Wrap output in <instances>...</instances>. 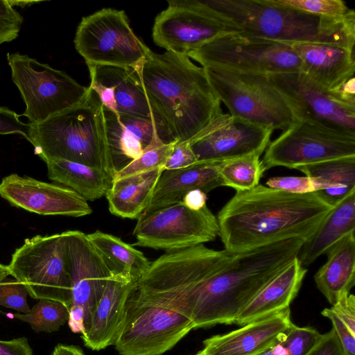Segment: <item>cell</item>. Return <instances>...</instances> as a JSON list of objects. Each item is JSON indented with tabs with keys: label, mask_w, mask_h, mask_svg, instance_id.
<instances>
[{
	"label": "cell",
	"mask_w": 355,
	"mask_h": 355,
	"mask_svg": "<svg viewBox=\"0 0 355 355\" xmlns=\"http://www.w3.org/2000/svg\"><path fill=\"white\" fill-rule=\"evenodd\" d=\"M306 239L271 242L236 252L227 263L202 245L165 252L140 284L141 296L189 318L194 329L234 323L245 306L298 257Z\"/></svg>",
	"instance_id": "1"
},
{
	"label": "cell",
	"mask_w": 355,
	"mask_h": 355,
	"mask_svg": "<svg viewBox=\"0 0 355 355\" xmlns=\"http://www.w3.org/2000/svg\"><path fill=\"white\" fill-rule=\"evenodd\" d=\"M332 208L316 192L295 194L258 184L236 191L220 210L218 235L233 253L286 239H307Z\"/></svg>",
	"instance_id": "2"
},
{
	"label": "cell",
	"mask_w": 355,
	"mask_h": 355,
	"mask_svg": "<svg viewBox=\"0 0 355 355\" xmlns=\"http://www.w3.org/2000/svg\"><path fill=\"white\" fill-rule=\"evenodd\" d=\"M135 68L173 141H189L222 112L204 67L187 55L156 53L148 47L144 61Z\"/></svg>",
	"instance_id": "3"
},
{
	"label": "cell",
	"mask_w": 355,
	"mask_h": 355,
	"mask_svg": "<svg viewBox=\"0 0 355 355\" xmlns=\"http://www.w3.org/2000/svg\"><path fill=\"white\" fill-rule=\"evenodd\" d=\"M200 2L241 33L281 43L314 42L355 45V12L319 16L275 0H205Z\"/></svg>",
	"instance_id": "4"
},
{
	"label": "cell",
	"mask_w": 355,
	"mask_h": 355,
	"mask_svg": "<svg viewBox=\"0 0 355 355\" xmlns=\"http://www.w3.org/2000/svg\"><path fill=\"white\" fill-rule=\"evenodd\" d=\"M27 140L44 162L65 159L102 169L113 177L116 171L107 140L103 107L90 87L80 104L41 123H30Z\"/></svg>",
	"instance_id": "5"
},
{
	"label": "cell",
	"mask_w": 355,
	"mask_h": 355,
	"mask_svg": "<svg viewBox=\"0 0 355 355\" xmlns=\"http://www.w3.org/2000/svg\"><path fill=\"white\" fill-rule=\"evenodd\" d=\"M208 80L230 114L270 129H286L295 121L286 102L268 75L204 67Z\"/></svg>",
	"instance_id": "6"
},
{
	"label": "cell",
	"mask_w": 355,
	"mask_h": 355,
	"mask_svg": "<svg viewBox=\"0 0 355 355\" xmlns=\"http://www.w3.org/2000/svg\"><path fill=\"white\" fill-rule=\"evenodd\" d=\"M12 82L18 88L26 109L21 114L31 124L80 104L89 87L76 82L67 73L42 63L27 55L8 53Z\"/></svg>",
	"instance_id": "7"
},
{
	"label": "cell",
	"mask_w": 355,
	"mask_h": 355,
	"mask_svg": "<svg viewBox=\"0 0 355 355\" xmlns=\"http://www.w3.org/2000/svg\"><path fill=\"white\" fill-rule=\"evenodd\" d=\"M8 268L31 297L58 301L69 309L71 285L64 232L25 239L12 254Z\"/></svg>",
	"instance_id": "8"
},
{
	"label": "cell",
	"mask_w": 355,
	"mask_h": 355,
	"mask_svg": "<svg viewBox=\"0 0 355 355\" xmlns=\"http://www.w3.org/2000/svg\"><path fill=\"white\" fill-rule=\"evenodd\" d=\"M187 55L202 67L264 75L300 72L302 67L290 45L241 33L214 38Z\"/></svg>",
	"instance_id": "9"
},
{
	"label": "cell",
	"mask_w": 355,
	"mask_h": 355,
	"mask_svg": "<svg viewBox=\"0 0 355 355\" xmlns=\"http://www.w3.org/2000/svg\"><path fill=\"white\" fill-rule=\"evenodd\" d=\"M193 329L186 315L132 290L114 345L120 355H162Z\"/></svg>",
	"instance_id": "10"
},
{
	"label": "cell",
	"mask_w": 355,
	"mask_h": 355,
	"mask_svg": "<svg viewBox=\"0 0 355 355\" xmlns=\"http://www.w3.org/2000/svg\"><path fill=\"white\" fill-rule=\"evenodd\" d=\"M75 48L87 64L136 67L148 46L130 27L123 10L103 8L83 17L74 37Z\"/></svg>",
	"instance_id": "11"
},
{
	"label": "cell",
	"mask_w": 355,
	"mask_h": 355,
	"mask_svg": "<svg viewBox=\"0 0 355 355\" xmlns=\"http://www.w3.org/2000/svg\"><path fill=\"white\" fill-rule=\"evenodd\" d=\"M218 232L217 218L207 206L195 211L180 202L143 213L133 230V245L173 252L214 241Z\"/></svg>",
	"instance_id": "12"
},
{
	"label": "cell",
	"mask_w": 355,
	"mask_h": 355,
	"mask_svg": "<svg viewBox=\"0 0 355 355\" xmlns=\"http://www.w3.org/2000/svg\"><path fill=\"white\" fill-rule=\"evenodd\" d=\"M295 121L319 124L355 136V96L326 90L302 72L268 75Z\"/></svg>",
	"instance_id": "13"
},
{
	"label": "cell",
	"mask_w": 355,
	"mask_h": 355,
	"mask_svg": "<svg viewBox=\"0 0 355 355\" xmlns=\"http://www.w3.org/2000/svg\"><path fill=\"white\" fill-rule=\"evenodd\" d=\"M345 157H355V136L319 124L295 121L270 142L261 163L264 171L275 166L295 169Z\"/></svg>",
	"instance_id": "14"
},
{
	"label": "cell",
	"mask_w": 355,
	"mask_h": 355,
	"mask_svg": "<svg viewBox=\"0 0 355 355\" xmlns=\"http://www.w3.org/2000/svg\"><path fill=\"white\" fill-rule=\"evenodd\" d=\"M239 33L199 0H173L156 17L153 39L166 51L187 55L214 38Z\"/></svg>",
	"instance_id": "15"
},
{
	"label": "cell",
	"mask_w": 355,
	"mask_h": 355,
	"mask_svg": "<svg viewBox=\"0 0 355 355\" xmlns=\"http://www.w3.org/2000/svg\"><path fill=\"white\" fill-rule=\"evenodd\" d=\"M71 285L68 324L72 332L82 333L100 300L106 283L114 272L78 230L64 232Z\"/></svg>",
	"instance_id": "16"
},
{
	"label": "cell",
	"mask_w": 355,
	"mask_h": 355,
	"mask_svg": "<svg viewBox=\"0 0 355 355\" xmlns=\"http://www.w3.org/2000/svg\"><path fill=\"white\" fill-rule=\"evenodd\" d=\"M272 132L221 112L188 142L198 162H224L248 155L261 156Z\"/></svg>",
	"instance_id": "17"
},
{
	"label": "cell",
	"mask_w": 355,
	"mask_h": 355,
	"mask_svg": "<svg viewBox=\"0 0 355 355\" xmlns=\"http://www.w3.org/2000/svg\"><path fill=\"white\" fill-rule=\"evenodd\" d=\"M0 196L14 207L39 215L81 217L92 213L87 201L73 190L16 173L2 179Z\"/></svg>",
	"instance_id": "18"
},
{
	"label": "cell",
	"mask_w": 355,
	"mask_h": 355,
	"mask_svg": "<svg viewBox=\"0 0 355 355\" xmlns=\"http://www.w3.org/2000/svg\"><path fill=\"white\" fill-rule=\"evenodd\" d=\"M137 278L127 272L112 274L81 333L86 347L99 351L114 345L125 313L127 300Z\"/></svg>",
	"instance_id": "19"
},
{
	"label": "cell",
	"mask_w": 355,
	"mask_h": 355,
	"mask_svg": "<svg viewBox=\"0 0 355 355\" xmlns=\"http://www.w3.org/2000/svg\"><path fill=\"white\" fill-rule=\"evenodd\" d=\"M293 322L290 308L203 341L205 355H257L280 343Z\"/></svg>",
	"instance_id": "20"
},
{
	"label": "cell",
	"mask_w": 355,
	"mask_h": 355,
	"mask_svg": "<svg viewBox=\"0 0 355 355\" xmlns=\"http://www.w3.org/2000/svg\"><path fill=\"white\" fill-rule=\"evenodd\" d=\"M287 44L301 60L300 72L326 90L338 91L354 78V47L314 42Z\"/></svg>",
	"instance_id": "21"
},
{
	"label": "cell",
	"mask_w": 355,
	"mask_h": 355,
	"mask_svg": "<svg viewBox=\"0 0 355 355\" xmlns=\"http://www.w3.org/2000/svg\"><path fill=\"white\" fill-rule=\"evenodd\" d=\"M90 77L112 89L119 114L154 121L157 135L164 143L171 142L166 128L156 116L148 101L141 78L133 67L87 64Z\"/></svg>",
	"instance_id": "22"
},
{
	"label": "cell",
	"mask_w": 355,
	"mask_h": 355,
	"mask_svg": "<svg viewBox=\"0 0 355 355\" xmlns=\"http://www.w3.org/2000/svg\"><path fill=\"white\" fill-rule=\"evenodd\" d=\"M221 163L197 162L186 168L164 170L144 213L182 202L184 196L190 191L200 189L207 194L223 186L220 173Z\"/></svg>",
	"instance_id": "23"
},
{
	"label": "cell",
	"mask_w": 355,
	"mask_h": 355,
	"mask_svg": "<svg viewBox=\"0 0 355 355\" xmlns=\"http://www.w3.org/2000/svg\"><path fill=\"white\" fill-rule=\"evenodd\" d=\"M306 272L296 257L245 306L234 323L243 326L289 308Z\"/></svg>",
	"instance_id": "24"
},
{
	"label": "cell",
	"mask_w": 355,
	"mask_h": 355,
	"mask_svg": "<svg viewBox=\"0 0 355 355\" xmlns=\"http://www.w3.org/2000/svg\"><path fill=\"white\" fill-rule=\"evenodd\" d=\"M327 260L314 276L317 288L333 305L355 285L354 232L334 243L327 252Z\"/></svg>",
	"instance_id": "25"
},
{
	"label": "cell",
	"mask_w": 355,
	"mask_h": 355,
	"mask_svg": "<svg viewBox=\"0 0 355 355\" xmlns=\"http://www.w3.org/2000/svg\"><path fill=\"white\" fill-rule=\"evenodd\" d=\"M355 229V191L334 206L315 232L303 243L298 259L304 267L311 265L337 241Z\"/></svg>",
	"instance_id": "26"
},
{
	"label": "cell",
	"mask_w": 355,
	"mask_h": 355,
	"mask_svg": "<svg viewBox=\"0 0 355 355\" xmlns=\"http://www.w3.org/2000/svg\"><path fill=\"white\" fill-rule=\"evenodd\" d=\"M164 171H154L113 179L105 197L114 216L137 219L148 207L158 179Z\"/></svg>",
	"instance_id": "27"
},
{
	"label": "cell",
	"mask_w": 355,
	"mask_h": 355,
	"mask_svg": "<svg viewBox=\"0 0 355 355\" xmlns=\"http://www.w3.org/2000/svg\"><path fill=\"white\" fill-rule=\"evenodd\" d=\"M44 162L50 180L73 190L87 201L105 196L112 186L113 176L102 169L61 159Z\"/></svg>",
	"instance_id": "28"
},
{
	"label": "cell",
	"mask_w": 355,
	"mask_h": 355,
	"mask_svg": "<svg viewBox=\"0 0 355 355\" xmlns=\"http://www.w3.org/2000/svg\"><path fill=\"white\" fill-rule=\"evenodd\" d=\"M295 169L322 185L324 189L316 193L332 207L355 191V157L329 159Z\"/></svg>",
	"instance_id": "29"
},
{
	"label": "cell",
	"mask_w": 355,
	"mask_h": 355,
	"mask_svg": "<svg viewBox=\"0 0 355 355\" xmlns=\"http://www.w3.org/2000/svg\"><path fill=\"white\" fill-rule=\"evenodd\" d=\"M87 237L114 273L127 272L138 279L150 265L141 251L112 234L96 230Z\"/></svg>",
	"instance_id": "30"
},
{
	"label": "cell",
	"mask_w": 355,
	"mask_h": 355,
	"mask_svg": "<svg viewBox=\"0 0 355 355\" xmlns=\"http://www.w3.org/2000/svg\"><path fill=\"white\" fill-rule=\"evenodd\" d=\"M103 112L108 146L117 171L139 157L146 146L135 133L121 123L119 115L104 107Z\"/></svg>",
	"instance_id": "31"
},
{
	"label": "cell",
	"mask_w": 355,
	"mask_h": 355,
	"mask_svg": "<svg viewBox=\"0 0 355 355\" xmlns=\"http://www.w3.org/2000/svg\"><path fill=\"white\" fill-rule=\"evenodd\" d=\"M260 156L252 155L221 163L223 186L236 191L251 189L259 184L264 172Z\"/></svg>",
	"instance_id": "32"
},
{
	"label": "cell",
	"mask_w": 355,
	"mask_h": 355,
	"mask_svg": "<svg viewBox=\"0 0 355 355\" xmlns=\"http://www.w3.org/2000/svg\"><path fill=\"white\" fill-rule=\"evenodd\" d=\"M12 315L29 324L36 333H52L68 322L69 309L58 301L40 300L28 313H16Z\"/></svg>",
	"instance_id": "33"
},
{
	"label": "cell",
	"mask_w": 355,
	"mask_h": 355,
	"mask_svg": "<svg viewBox=\"0 0 355 355\" xmlns=\"http://www.w3.org/2000/svg\"><path fill=\"white\" fill-rule=\"evenodd\" d=\"M178 141L164 143L155 135L139 157L117 171L113 179L123 178L158 168H163Z\"/></svg>",
	"instance_id": "34"
},
{
	"label": "cell",
	"mask_w": 355,
	"mask_h": 355,
	"mask_svg": "<svg viewBox=\"0 0 355 355\" xmlns=\"http://www.w3.org/2000/svg\"><path fill=\"white\" fill-rule=\"evenodd\" d=\"M275 1L279 4L319 16L341 17L354 11L342 0H275Z\"/></svg>",
	"instance_id": "35"
},
{
	"label": "cell",
	"mask_w": 355,
	"mask_h": 355,
	"mask_svg": "<svg viewBox=\"0 0 355 355\" xmlns=\"http://www.w3.org/2000/svg\"><path fill=\"white\" fill-rule=\"evenodd\" d=\"M322 334L311 327H298L292 324L280 343L290 355H306L318 343Z\"/></svg>",
	"instance_id": "36"
},
{
	"label": "cell",
	"mask_w": 355,
	"mask_h": 355,
	"mask_svg": "<svg viewBox=\"0 0 355 355\" xmlns=\"http://www.w3.org/2000/svg\"><path fill=\"white\" fill-rule=\"evenodd\" d=\"M28 295L25 285L16 279L0 282V306L20 313H28L31 310L27 302Z\"/></svg>",
	"instance_id": "37"
},
{
	"label": "cell",
	"mask_w": 355,
	"mask_h": 355,
	"mask_svg": "<svg viewBox=\"0 0 355 355\" xmlns=\"http://www.w3.org/2000/svg\"><path fill=\"white\" fill-rule=\"evenodd\" d=\"M267 187L295 194H305L323 190L322 185L308 176H283L270 178Z\"/></svg>",
	"instance_id": "38"
},
{
	"label": "cell",
	"mask_w": 355,
	"mask_h": 355,
	"mask_svg": "<svg viewBox=\"0 0 355 355\" xmlns=\"http://www.w3.org/2000/svg\"><path fill=\"white\" fill-rule=\"evenodd\" d=\"M23 21L9 0H0V44L18 37Z\"/></svg>",
	"instance_id": "39"
},
{
	"label": "cell",
	"mask_w": 355,
	"mask_h": 355,
	"mask_svg": "<svg viewBox=\"0 0 355 355\" xmlns=\"http://www.w3.org/2000/svg\"><path fill=\"white\" fill-rule=\"evenodd\" d=\"M198 162L188 141H178L168 157L164 170H175L188 167Z\"/></svg>",
	"instance_id": "40"
},
{
	"label": "cell",
	"mask_w": 355,
	"mask_h": 355,
	"mask_svg": "<svg viewBox=\"0 0 355 355\" xmlns=\"http://www.w3.org/2000/svg\"><path fill=\"white\" fill-rule=\"evenodd\" d=\"M19 116L8 107L0 106V135L18 134L27 139L30 123L22 122Z\"/></svg>",
	"instance_id": "41"
},
{
	"label": "cell",
	"mask_w": 355,
	"mask_h": 355,
	"mask_svg": "<svg viewBox=\"0 0 355 355\" xmlns=\"http://www.w3.org/2000/svg\"><path fill=\"white\" fill-rule=\"evenodd\" d=\"M321 314L330 320L333 325L332 329L337 334L347 355H355V335L352 334L345 323L330 308L323 309Z\"/></svg>",
	"instance_id": "42"
},
{
	"label": "cell",
	"mask_w": 355,
	"mask_h": 355,
	"mask_svg": "<svg viewBox=\"0 0 355 355\" xmlns=\"http://www.w3.org/2000/svg\"><path fill=\"white\" fill-rule=\"evenodd\" d=\"M355 335V297L350 293L342 295L330 308Z\"/></svg>",
	"instance_id": "43"
},
{
	"label": "cell",
	"mask_w": 355,
	"mask_h": 355,
	"mask_svg": "<svg viewBox=\"0 0 355 355\" xmlns=\"http://www.w3.org/2000/svg\"><path fill=\"white\" fill-rule=\"evenodd\" d=\"M306 355H347L334 329L322 334L318 343Z\"/></svg>",
	"instance_id": "44"
},
{
	"label": "cell",
	"mask_w": 355,
	"mask_h": 355,
	"mask_svg": "<svg viewBox=\"0 0 355 355\" xmlns=\"http://www.w3.org/2000/svg\"><path fill=\"white\" fill-rule=\"evenodd\" d=\"M0 355H33V350L26 337L10 340H0Z\"/></svg>",
	"instance_id": "45"
},
{
	"label": "cell",
	"mask_w": 355,
	"mask_h": 355,
	"mask_svg": "<svg viewBox=\"0 0 355 355\" xmlns=\"http://www.w3.org/2000/svg\"><path fill=\"white\" fill-rule=\"evenodd\" d=\"M90 80L89 87L98 95L103 106L119 115L112 89L103 85L93 77H90Z\"/></svg>",
	"instance_id": "46"
},
{
	"label": "cell",
	"mask_w": 355,
	"mask_h": 355,
	"mask_svg": "<svg viewBox=\"0 0 355 355\" xmlns=\"http://www.w3.org/2000/svg\"><path fill=\"white\" fill-rule=\"evenodd\" d=\"M207 194L200 189H194L187 192L183 197L182 202L190 209L198 211L205 206Z\"/></svg>",
	"instance_id": "47"
},
{
	"label": "cell",
	"mask_w": 355,
	"mask_h": 355,
	"mask_svg": "<svg viewBox=\"0 0 355 355\" xmlns=\"http://www.w3.org/2000/svg\"><path fill=\"white\" fill-rule=\"evenodd\" d=\"M51 355H85L83 351L78 346L72 345H57Z\"/></svg>",
	"instance_id": "48"
},
{
	"label": "cell",
	"mask_w": 355,
	"mask_h": 355,
	"mask_svg": "<svg viewBox=\"0 0 355 355\" xmlns=\"http://www.w3.org/2000/svg\"><path fill=\"white\" fill-rule=\"evenodd\" d=\"M271 350L274 355H290L288 349L280 343L273 345Z\"/></svg>",
	"instance_id": "49"
},
{
	"label": "cell",
	"mask_w": 355,
	"mask_h": 355,
	"mask_svg": "<svg viewBox=\"0 0 355 355\" xmlns=\"http://www.w3.org/2000/svg\"><path fill=\"white\" fill-rule=\"evenodd\" d=\"M9 2L11 4V6L13 7L15 6H21V7H24L26 6H28L29 3L32 4V3H34L35 2H37V1H12V0H9Z\"/></svg>",
	"instance_id": "50"
},
{
	"label": "cell",
	"mask_w": 355,
	"mask_h": 355,
	"mask_svg": "<svg viewBox=\"0 0 355 355\" xmlns=\"http://www.w3.org/2000/svg\"><path fill=\"white\" fill-rule=\"evenodd\" d=\"M0 275L6 277L10 275L8 266L0 263Z\"/></svg>",
	"instance_id": "51"
},
{
	"label": "cell",
	"mask_w": 355,
	"mask_h": 355,
	"mask_svg": "<svg viewBox=\"0 0 355 355\" xmlns=\"http://www.w3.org/2000/svg\"><path fill=\"white\" fill-rule=\"evenodd\" d=\"M271 347L257 354V355H274L272 352Z\"/></svg>",
	"instance_id": "52"
},
{
	"label": "cell",
	"mask_w": 355,
	"mask_h": 355,
	"mask_svg": "<svg viewBox=\"0 0 355 355\" xmlns=\"http://www.w3.org/2000/svg\"><path fill=\"white\" fill-rule=\"evenodd\" d=\"M194 355H205L204 352L202 351V349L201 351H199L198 352H197L196 354Z\"/></svg>",
	"instance_id": "53"
},
{
	"label": "cell",
	"mask_w": 355,
	"mask_h": 355,
	"mask_svg": "<svg viewBox=\"0 0 355 355\" xmlns=\"http://www.w3.org/2000/svg\"><path fill=\"white\" fill-rule=\"evenodd\" d=\"M6 278V277L0 275V282L3 281Z\"/></svg>",
	"instance_id": "54"
}]
</instances>
